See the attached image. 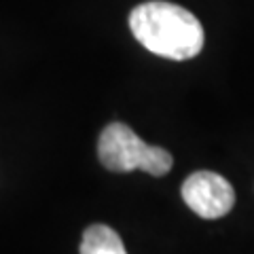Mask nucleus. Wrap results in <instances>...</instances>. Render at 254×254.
I'll list each match as a JSON object with an SVG mask.
<instances>
[{"instance_id":"1","label":"nucleus","mask_w":254,"mask_h":254,"mask_svg":"<svg viewBox=\"0 0 254 254\" xmlns=\"http://www.w3.org/2000/svg\"><path fill=\"white\" fill-rule=\"evenodd\" d=\"M129 30L150 53L165 60L185 62L203 49V28L185 6L150 0L129 13Z\"/></svg>"},{"instance_id":"2","label":"nucleus","mask_w":254,"mask_h":254,"mask_svg":"<svg viewBox=\"0 0 254 254\" xmlns=\"http://www.w3.org/2000/svg\"><path fill=\"white\" fill-rule=\"evenodd\" d=\"M98 157L110 172L142 170L150 176H163L174 165V159L165 148L146 144L125 123H110L98 140Z\"/></svg>"},{"instance_id":"3","label":"nucleus","mask_w":254,"mask_h":254,"mask_svg":"<svg viewBox=\"0 0 254 254\" xmlns=\"http://www.w3.org/2000/svg\"><path fill=\"white\" fill-rule=\"evenodd\" d=\"M182 199L201 218H220L231 212L235 203V190L214 172H195L182 185Z\"/></svg>"},{"instance_id":"4","label":"nucleus","mask_w":254,"mask_h":254,"mask_svg":"<svg viewBox=\"0 0 254 254\" xmlns=\"http://www.w3.org/2000/svg\"><path fill=\"white\" fill-rule=\"evenodd\" d=\"M81 254H127L123 240L108 225H91L85 229Z\"/></svg>"}]
</instances>
